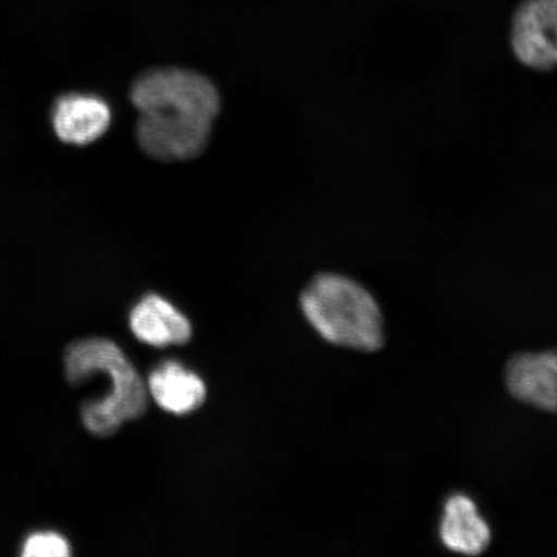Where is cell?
I'll return each instance as SVG.
<instances>
[{
    "instance_id": "cell-1",
    "label": "cell",
    "mask_w": 557,
    "mask_h": 557,
    "mask_svg": "<svg viewBox=\"0 0 557 557\" xmlns=\"http://www.w3.org/2000/svg\"><path fill=\"white\" fill-rule=\"evenodd\" d=\"M299 306L311 329L325 343L363 352L385 346V326L377 299L354 277L320 271L306 283Z\"/></svg>"
},
{
    "instance_id": "cell-2",
    "label": "cell",
    "mask_w": 557,
    "mask_h": 557,
    "mask_svg": "<svg viewBox=\"0 0 557 557\" xmlns=\"http://www.w3.org/2000/svg\"><path fill=\"white\" fill-rule=\"evenodd\" d=\"M65 372L74 386L97 372L111 380L108 401L92 400L82 406V420L89 433L113 435L122 423L143 416L148 408V387L141 375L121 348L109 339L87 338L70 345L65 352Z\"/></svg>"
},
{
    "instance_id": "cell-3",
    "label": "cell",
    "mask_w": 557,
    "mask_h": 557,
    "mask_svg": "<svg viewBox=\"0 0 557 557\" xmlns=\"http://www.w3.org/2000/svg\"><path fill=\"white\" fill-rule=\"evenodd\" d=\"M131 100L139 114H174L213 123L220 113V95L206 76L184 69H154L138 76Z\"/></svg>"
},
{
    "instance_id": "cell-4",
    "label": "cell",
    "mask_w": 557,
    "mask_h": 557,
    "mask_svg": "<svg viewBox=\"0 0 557 557\" xmlns=\"http://www.w3.org/2000/svg\"><path fill=\"white\" fill-rule=\"evenodd\" d=\"M212 123L174 114H139L136 138L146 156L162 162L197 158L207 148Z\"/></svg>"
},
{
    "instance_id": "cell-5",
    "label": "cell",
    "mask_w": 557,
    "mask_h": 557,
    "mask_svg": "<svg viewBox=\"0 0 557 557\" xmlns=\"http://www.w3.org/2000/svg\"><path fill=\"white\" fill-rule=\"evenodd\" d=\"M557 0H524L515 11L510 46L519 64L535 73H552L557 62Z\"/></svg>"
},
{
    "instance_id": "cell-6",
    "label": "cell",
    "mask_w": 557,
    "mask_h": 557,
    "mask_svg": "<svg viewBox=\"0 0 557 557\" xmlns=\"http://www.w3.org/2000/svg\"><path fill=\"white\" fill-rule=\"evenodd\" d=\"M505 383L519 403L555 413L557 406V359L554 350L520 352L507 361Z\"/></svg>"
},
{
    "instance_id": "cell-7",
    "label": "cell",
    "mask_w": 557,
    "mask_h": 557,
    "mask_svg": "<svg viewBox=\"0 0 557 557\" xmlns=\"http://www.w3.org/2000/svg\"><path fill=\"white\" fill-rule=\"evenodd\" d=\"M113 113L100 96L67 94L54 102L52 125L62 143L86 146L97 141L110 128Z\"/></svg>"
},
{
    "instance_id": "cell-8",
    "label": "cell",
    "mask_w": 557,
    "mask_h": 557,
    "mask_svg": "<svg viewBox=\"0 0 557 557\" xmlns=\"http://www.w3.org/2000/svg\"><path fill=\"white\" fill-rule=\"evenodd\" d=\"M438 540L450 553L483 555L492 543V529L468 494H451L443 505L437 528Z\"/></svg>"
},
{
    "instance_id": "cell-9",
    "label": "cell",
    "mask_w": 557,
    "mask_h": 557,
    "mask_svg": "<svg viewBox=\"0 0 557 557\" xmlns=\"http://www.w3.org/2000/svg\"><path fill=\"white\" fill-rule=\"evenodd\" d=\"M129 326L137 339L154 347L185 345L193 329L183 312L158 295H148L132 309Z\"/></svg>"
},
{
    "instance_id": "cell-10",
    "label": "cell",
    "mask_w": 557,
    "mask_h": 557,
    "mask_svg": "<svg viewBox=\"0 0 557 557\" xmlns=\"http://www.w3.org/2000/svg\"><path fill=\"white\" fill-rule=\"evenodd\" d=\"M148 392L165 412L178 416L194 412L207 398L203 380L176 360H165L152 369Z\"/></svg>"
},
{
    "instance_id": "cell-11",
    "label": "cell",
    "mask_w": 557,
    "mask_h": 557,
    "mask_svg": "<svg viewBox=\"0 0 557 557\" xmlns=\"http://www.w3.org/2000/svg\"><path fill=\"white\" fill-rule=\"evenodd\" d=\"M70 552L67 541L52 532L35 533L26 540L23 555L26 557H66Z\"/></svg>"
}]
</instances>
